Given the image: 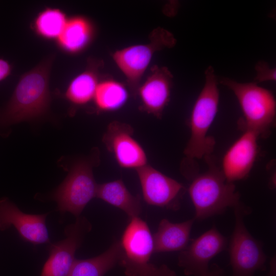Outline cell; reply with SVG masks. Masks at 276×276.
Returning a JSON list of instances; mask_svg holds the SVG:
<instances>
[{
	"label": "cell",
	"instance_id": "obj_1",
	"mask_svg": "<svg viewBox=\"0 0 276 276\" xmlns=\"http://www.w3.org/2000/svg\"><path fill=\"white\" fill-rule=\"evenodd\" d=\"M55 57L51 55L24 74L6 107L0 112V124L9 125L34 120L49 109V79Z\"/></svg>",
	"mask_w": 276,
	"mask_h": 276
},
{
	"label": "cell",
	"instance_id": "obj_2",
	"mask_svg": "<svg viewBox=\"0 0 276 276\" xmlns=\"http://www.w3.org/2000/svg\"><path fill=\"white\" fill-rule=\"evenodd\" d=\"M120 242L119 265L126 276H176L167 265L158 266L151 262L154 253L153 235L147 223L139 217L130 219Z\"/></svg>",
	"mask_w": 276,
	"mask_h": 276
},
{
	"label": "cell",
	"instance_id": "obj_3",
	"mask_svg": "<svg viewBox=\"0 0 276 276\" xmlns=\"http://www.w3.org/2000/svg\"><path fill=\"white\" fill-rule=\"evenodd\" d=\"M204 76V86L193 106L190 117L191 136L184 150V154L188 158L207 157L215 144L214 138L207 134L218 111V80L212 66L206 68Z\"/></svg>",
	"mask_w": 276,
	"mask_h": 276
},
{
	"label": "cell",
	"instance_id": "obj_4",
	"mask_svg": "<svg viewBox=\"0 0 276 276\" xmlns=\"http://www.w3.org/2000/svg\"><path fill=\"white\" fill-rule=\"evenodd\" d=\"M195 208V220L221 214L241 202L234 182L228 181L222 170L215 166L192 178L188 189Z\"/></svg>",
	"mask_w": 276,
	"mask_h": 276
},
{
	"label": "cell",
	"instance_id": "obj_5",
	"mask_svg": "<svg viewBox=\"0 0 276 276\" xmlns=\"http://www.w3.org/2000/svg\"><path fill=\"white\" fill-rule=\"evenodd\" d=\"M220 83L231 90L240 105L244 118L241 124L244 130H250L266 137L273 127L276 103L272 93L255 82L240 83L223 77Z\"/></svg>",
	"mask_w": 276,
	"mask_h": 276
},
{
	"label": "cell",
	"instance_id": "obj_6",
	"mask_svg": "<svg viewBox=\"0 0 276 276\" xmlns=\"http://www.w3.org/2000/svg\"><path fill=\"white\" fill-rule=\"evenodd\" d=\"M176 39L169 31L158 27L153 30L147 43L116 51L112 59L123 74L133 95H137L141 79L154 54L175 46Z\"/></svg>",
	"mask_w": 276,
	"mask_h": 276
},
{
	"label": "cell",
	"instance_id": "obj_7",
	"mask_svg": "<svg viewBox=\"0 0 276 276\" xmlns=\"http://www.w3.org/2000/svg\"><path fill=\"white\" fill-rule=\"evenodd\" d=\"M233 209L235 224L228 243L232 276H254L257 271L266 269L267 257L261 242L250 234L244 223L250 208L240 202Z\"/></svg>",
	"mask_w": 276,
	"mask_h": 276
},
{
	"label": "cell",
	"instance_id": "obj_8",
	"mask_svg": "<svg viewBox=\"0 0 276 276\" xmlns=\"http://www.w3.org/2000/svg\"><path fill=\"white\" fill-rule=\"evenodd\" d=\"M95 160L81 159L75 163L63 181L52 193V199L57 203L60 213L69 212L76 218L94 198L96 197L98 185L93 168Z\"/></svg>",
	"mask_w": 276,
	"mask_h": 276
},
{
	"label": "cell",
	"instance_id": "obj_9",
	"mask_svg": "<svg viewBox=\"0 0 276 276\" xmlns=\"http://www.w3.org/2000/svg\"><path fill=\"white\" fill-rule=\"evenodd\" d=\"M92 228L89 221L81 215L64 229L66 238L48 244L49 257L40 276H67L76 260L75 255L85 235Z\"/></svg>",
	"mask_w": 276,
	"mask_h": 276
},
{
	"label": "cell",
	"instance_id": "obj_10",
	"mask_svg": "<svg viewBox=\"0 0 276 276\" xmlns=\"http://www.w3.org/2000/svg\"><path fill=\"white\" fill-rule=\"evenodd\" d=\"M227 239L213 226L180 251L178 265L188 276H203L210 261L227 247Z\"/></svg>",
	"mask_w": 276,
	"mask_h": 276
},
{
	"label": "cell",
	"instance_id": "obj_11",
	"mask_svg": "<svg viewBox=\"0 0 276 276\" xmlns=\"http://www.w3.org/2000/svg\"><path fill=\"white\" fill-rule=\"evenodd\" d=\"M135 170L147 204L174 211L180 208L185 190L180 183L147 164Z\"/></svg>",
	"mask_w": 276,
	"mask_h": 276
},
{
	"label": "cell",
	"instance_id": "obj_12",
	"mask_svg": "<svg viewBox=\"0 0 276 276\" xmlns=\"http://www.w3.org/2000/svg\"><path fill=\"white\" fill-rule=\"evenodd\" d=\"M133 133V129L130 125L113 121L108 125L102 141L119 166L136 170L147 164V157Z\"/></svg>",
	"mask_w": 276,
	"mask_h": 276
},
{
	"label": "cell",
	"instance_id": "obj_13",
	"mask_svg": "<svg viewBox=\"0 0 276 276\" xmlns=\"http://www.w3.org/2000/svg\"><path fill=\"white\" fill-rule=\"evenodd\" d=\"M47 215L26 214L7 198L0 199V230L13 225L24 241L34 245L51 243L45 224Z\"/></svg>",
	"mask_w": 276,
	"mask_h": 276
},
{
	"label": "cell",
	"instance_id": "obj_14",
	"mask_svg": "<svg viewBox=\"0 0 276 276\" xmlns=\"http://www.w3.org/2000/svg\"><path fill=\"white\" fill-rule=\"evenodd\" d=\"M173 76L167 67L153 65L137 90L142 110L160 119L170 99Z\"/></svg>",
	"mask_w": 276,
	"mask_h": 276
},
{
	"label": "cell",
	"instance_id": "obj_15",
	"mask_svg": "<svg viewBox=\"0 0 276 276\" xmlns=\"http://www.w3.org/2000/svg\"><path fill=\"white\" fill-rule=\"evenodd\" d=\"M258 137L254 132L244 130L226 151L221 170L228 181L234 182L249 175L258 153Z\"/></svg>",
	"mask_w": 276,
	"mask_h": 276
},
{
	"label": "cell",
	"instance_id": "obj_16",
	"mask_svg": "<svg viewBox=\"0 0 276 276\" xmlns=\"http://www.w3.org/2000/svg\"><path fill=\"white\" fill-rule=\"evenodd\" d=\"M194 218L180 223H173L167 219L159 222L153 235L154 253L181 251L189 244Z\"/></svg>",
	"mask_w": 276,
	"mask_h": 276
},
{
	"label": "cell",
	"instance_id": "obj_17",
	"mask_svg": "<svg viewBox=\"0 0 276 276\" xmlns=\"http://www.w3.org/2000/svg\"><path fill=\"white\" fill-rule=\"evenodd\" d=\"M96 197L120 209L130 219L142 212L141 197L132 194L121 179L98 184Z\"/></svg>",
	"mask_w": 276,
	"mask_h": 276
},
{
	"label": "cell",
	"instance_id": "obj_18",
	"mask_svg": "<svg viewBox=\"0 0 276 276\" xmlns=\"http://www.w3.org/2000/svg\"><path fill=\"white\" fill-rule=\"evenodd\" d=\"M94 29L87 18L76 16L68 18L57 38L59 46L64 51L76 54L83 51L91 41Z\"/></svg>",
	"mask_w": 276,
	"mask_h": 276
},
{
	"label": "cell",
	"instance_id": "obj_19",
	"mask_svg": "<svg viewBox=\"0 0 276 276\" xmlns=\"http://www.w3.org/2000/svg\"><path fill=\"white\" fill-rule=\"evenodd\" d=\"M121 254L120 240H115L103 253L84 260L76 259L67 276H104L119 264Z\"/></svg>",
	"mask_w": 276,
	"mask_h": 276
},
{
	"label": "cell",
	"instance_id": "obj_20",
	"mask_svg": "<svg viewBox=\"0 0 276 276\" xmlns=\"http://www.w3.org/2000/svg\"><path fill=\"white\" fill-rule=\"evenodd\" d=\"M99 63L89 61L86 69L71 80L65 93V97L72 104L83 105L93 100L100 82Z\"/></svg>",
	"mask_w": 276,
	"mask_h": 276
},
{
	"label": "cell",
	"instance_id": "obj_21",
	"mask_svg": "<svg viewBox=\"0 0 276 276\" xmlns=\"http://www.w3.org/2000/svg\"><path fill=\"white\" fill-rule=\"evenodd\" d=\"M128 98V91L123 84L106 79L99 82L93 100L99 110L109 112L121 108Z\"/></svg>",
	"mask_w": 276,
	"mask_h": 276
},
{
	"label": "cell",
	"instance_id": "obj_22",
	"mask_svg": "<svg viewBox=\"0 0 276 276\" xmlns=\"http://www.w3.org/2000/svg\"><path fill=\"white\" fill-rule=\"evenodd\" d=\"M68 18L61 10L48 8L40 12L35 19L33 27L42 37L57 39L62 33Z\"/></svg>",
	"mask_w": 276,
	"mask_h": 276
},
{
	"label": "cell",
	"instance_id": "obj_23",
	"mask_svg": "<svg viewBox=\"0 0 276 276\" xmlns=\"http://www.w3.org/2000/svg\"><path fill=\"white\" fill-rule=\"evenodd\" d=\"M255 68L256 71L255 83L257 84L264 81H275V68L270 67L268 63L260 61L256 64Z\"/></svg>",
	"mask_w": 276,
	"mask_h": 276
},
{
	"label": "cell",
	"instance_id": "obj_24",
	"mask_svg": "<svg viewBox=\"0 0 276 276\" xmlns=\"http://www.w3.org/2000/svg\"><path fill=\"white\" fill-rule=\"evenodd\" d=\"M12 66L6 60L0 58V82L6 79L11 74Z\"/></svg>",
	"mask_w": 276,
	"mask_h": 276
},
{
	"label": "cell",
	"instance_id": "obj_25",
	"mask_svg": "<svg viewBox=\"0 0 276 276\" xmlns=\"http://www.w3.org/2000/svg\"><path fill=\"white\" fill-rule=\"evenodd\" d=\"M203 276H226L224 270L217 264H213Z\"/></svg>",
	"mask_w": 276,
	"mask_h": 276
}]
</instances>
